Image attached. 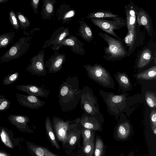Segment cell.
Instances as JSON below:
<instances>
[{"label": "cell", "instance_id": "cell-1", "mask_svg": "<svg viewBox=\"0 0 156 156\" xmlns=\"http://www.w3.org/2000/svg\"><path fill=\"white\" fill-rule=\"evenodd\" d=\"M81 89L79 80L75 75H70L62 81L58 97L62 112H69L76 108L80 102Z\"/></svg>", "mask_w": 156, "mask_h": 156}, {"label": "cell", "instance_id": "cell-2", "mask_svg": "<svg viewBox=\"0 0 156 156\" xmlns=\"http://www.w3.org/2000/svg\"><path fill=\"white\" fill-rule=\"evenodd\" d=\"M79 118L74 120H65L61 118L54 116L51 119V125L57 137L61 142L64 149L66 144L67 135L70 130L76 127L78 125Z\"/></svg>", "mask_w": 156, "mask_h": 156}, {"label": "cell", "instance_id": "cell-3", "mask_svg": "<svg viewBox=\"0 0 156 156\" xmlns=\"http://www.w3.org/2000/svg\"><path fill=\"white\" fill-rule=\"evenodd\" d=\"M30 37L23 36L12 46L0 58V63L7 62L17 59L24 55L28 50L31 44Z\"/></svg>", "mask_w": 156, "mask_h": 156}, {"label": "cell", "instance_id": "cell-4", "mask_svg": "<svg viewBox=\"0 0 156 156\" xmlns=\"http://www.w3.org/2000/svg\"><path fill=\"white\" fill-rule=\"evenodd\" d=\"M88 76L96 82L108 87L111 84V76L108 72L103 67L98 64L93 66L83 65Z\"/></svg>", "mask_w": 156, "mask_h": 156}, {"label": "cell", "instance_id": "cell-5", "mask_svg": "<svg viewBox=\"0 0 156 156\" xmlns=\"http://www.w3.org/2000/svg\"><path fill=\"white\" fill-rule=\"evenodd\" d=\"M99 35L107 43L108 47H105V52L110 58H118L124 56L126 52L123 44L118 39L107 34L99 33Z\"/></svg>", "mask_w": 156, "mask_h": 156}, {"label": "cell", "instance_id": "cell-6", "mask_svg": "<svg viewBox=\"0 0 156 156\" xmlns=\"http://www.w3.org/2000/svg\"><path fill=\"white\" fill-rule=\"evenodd\" d=\"M79 102L81 109L85 113L93 116L97 113L95 99L88 87L84 86L81 89Z\"/></svg>", "mask_w": 156, "mask_h": 156}, {"label": "cell", "instance_id": "cell-7", "mask_svg": "<svg viewBox=\"0 0 156 156\" xmlns=\"http://www.w3.org/2000/svg\"><path fill=\"white\" fill-rule=\"evenodd\" d=\"M91 20L94 25L117 39L121 40L114 31V30L119 29L126 24L119 17H118L112 20L98 18L91 19Z\"/></svg>", "mask_w": 156, "mask_h": 156}, {"label": "cell", "instance_id": "cell-8", "mask_svg": "<svg viewBox=\"0 0 156 156\" xmlns=\"http://www.w3.org/2000/svg\"><path fill=\"white\" fill-rule=\"evenodd\" d=\"M44 50L40 51L37 55L34 56L30 60V63L26 70L32 75L44 76L47 73L44 61Z\"/></svg>", "mask_w": 156, "mask_h": 156}, {"label": "cell", "instance_id": "cell-9", "mask_svg": "<svg viewBox=\"0 0 156 156\" xmlns=\"http://www.w3.org/2000/svg\"><path fill=\"white\" fill-rule=\"evenodd\" d=\"M68 27H60L45 41L42 48L44 49L52 45V49L54 51H58L60 48L63 47L61 45L63 40L70 35Z\"/></svg>", "mask_w": 156, "mask_h": 156}, {"label": "cell", "instance_id": "cell-10", "mask_svg": "<svg viewBox=\"0 0 156 156\" xmlns=\"http://www.w3.org/2000/svg\"><path fill=\"white\" fill-rule=\"evenodd\" d=\"M81 135V126L79 123L76 127L69 131L67 133L64 149L67 154L69 155L72 154L76 146H80Z\"/></svg>", "mask_w": 156, "mask_h": 156}, {"label": "cell", "instance_id": "cell-11", "mask_svg": "<svg viewBox=\"0 0 156 156\" xmlns=\"http://www.w3.org/2000/svg\"><path fill=\"white\" fill-rule=\"evenodd\" d=\"M16 95L20 105L30 109H38L43 107L45 104L44 101L36 96L18 93Z\"/></svg>", "mask_w": 156, "mask_h": 156}, {"label": "cell", "instance_id": "cell-12", "mask_svg": "<svg viewBox=\"0 0 156 156\" xmlns=\"http://www.w3.org/2000/svg\"><path fill=\"white\" fill-rule=\"evenodd\" d=\"M66 59L65 54L55 51L54 54L45 62L46 67L48 68L49 73H53L60 71Z\"/></svg>", "mask_w": 156, "mask_h": 156}, {"label": "cell", "instance_id": "cell-13", "mask_svg": "<svg viewBox=\"0 0 156 156\" xmlns=\"http://www.w3.org/2000/svg\"><path fill=\"white\" fill-rule=\"evenodd\" d=\"M12 131L3 126L0 127V140L7 147L14 149L20 146L21 138L14 137Z\"/></svg>", "mask_w": 156, "mask_h": 156}, {"label": "cell", "instance_id": "cell-14", "mask_svg": "<svg viewBox=\"0 0 156 156\" xmlns=\"http://www.w3.org/2000/svg\"><path fill=\"white\" fill-rule=\"evenodd\" d=\"M11 124L15 126L19 131L23 133H33L27 123L30 122L29 117L24 115H10L7 118Z\"/></svg>", "mask_w": 156, "mask_h": 156}, {"label": "cell", "instance_id": "cell-15", "mask_svg": "<svg viewBox=\"0 0 156 156\" xmlns=\"http://www.w3.org/2000/svg\"><path fill=\"white\" fill-rule=\"evenodd\" d=\"M76 11L70 5L61 4L57 9L55 19L62 23H69L75 16Z\"/></svg>", "mask_w": 156, "mask_h": 156}, {"label": "cell", "instance_id": "cell-16", "mask_svg": "<svg viewBox=\"0 0 156 156\" xmlns=\"http://www.w3.org/2000/svg\"><path fill=\"white\" fill-rule=\"evenodd\" d=\"M16 87L18 90L25 92L29 95L47 98L49 94L48 89L35 84L20 85H16Z\"/></svg>", "mask_w": 156, "mask_h": 156}, {"label": "cell", "instance_id": "cell-17", "mask_svg": "<svg viewBox=\"0 0 156 156\" xmlns=\"http://www.w3.org/2000/svg\"><path fill=\"white\" fill-rule=\"evenodd\" d=\"M61 45L70 48L72 51L74 53L84 55L85 52L83 46L84 44L77 37L73 35H69L64 39L61 43Z\"/></svg>", "mask_w": 156, "mask_h": 156}, {"label": "cell", "instance_id": "cell-18", "mask_svg": "<svg viewBox=\"0 0 156 156\" xmlns=\"http://www.w3.org/2000/svg\"><path fill=\"white\" fill-rule=\"evenodd\" d=\"M84 113L79 118V124L82 128L94 131H102V128L97 120L94 117Z\"/></svg>", "mask_w": 156, "mask_h": 156}, {"label": "cell", "instance_id": "cell-19", "mask_svg": "<svg viewBox=\"0 0 156 156\" xmlns=\"http://www.w3.org/2000/svg\"><path fill=\"white\" fill-rule=\"evenodd\" d=\"M41 13V18L44 20H51L54 17L55 0H43Z\"/></svg>", "mask_w": 156, "mask_h": 156}, {"label": "cell", "instance_id": "cell-20", "mask_svg": "<svg viewBox=\"0 0 156 156\" xmlns=\"http://www.w3.org/2000/svg\"><path fill=\"white\" fill-rule=\"evenodd\" d=\"M79 28L78 30L79 35L84 40L90 43L94 37L92 30L86 22L82 19H79Z\"/></svg>", "mask_w": 156, "mask_h": 156}, {"label": "cell", "instance_id": "cell-21", "mask_svg": "<svg viewBox=\"0 0 156 156\" xmlns=\"http://www.w3.org/2000/svg\"><path fill=\"white\" fill-rule=\"evenodd\" d=\"M137 22L139 26H143L146 28L148 34L151 31L152 27L148 15L144 10L136 12Z\"/></svg>", "mask_w": 156, "mask_h": 156}, {"label": "cell", "instance_id": "cell-22", "mask_svg": "<svg viewBox=\"0 0 156 156\" xmlns=\"http://www.w3.org/2000/svg\"><path fill=\"white\" fill-rule=\"evenodd\" d=\"M45 123L46 132L48 137L52 145L57 149H60V147L56 139L51 125V121L49 116H47L46 117Z\"/></svg>", "mask_w": 156, "mask_h": 156}, {"label": "cell", "instance_id": "cell-23", "mask_svg": "<svg viewBox=\"0 0 156 156\" xmlns=\"http://www.w3.org/2000/svg\"><path fill=\"white\" fill-rule=\"evenodd\" d=\"M126 16V24L128 31L135 27L136 12L132 6H126L125 9Z\"/></svg>", "mask_w": 156, "mask_h": 156}, {"label": "cell", "instance_id": "cell-24", "mask_svg": "<svg viewBox=\"0 0 156 156\" xmlns=\"http://www.w3.org/2000/svg\"><path fill=\"white\" fill-rule=\"evenodd\" d=\"M94 136L93 135L88 143L77 151L80 156H93L94 149Z\"/></svg>", "mask_w": 156, "mask_h": 156}, {"label": "cell", "instance_id": "cell-25", "mask_svg": "<svg viewBox=\"0 0 156 156\" xmlns=\"http://www.w3.org/2000/svg\"><path fill=\"white\" fill-rule=\"evenodd\" d=\"M130 132V127L129 123L126 122L120 124L118 126L116 131L117 139L124 140L129 136Z\"/></svg>", "mask_w": 156, "mask_h": 156}, {"label": "cell", "instance_id": "cell-26", "mask_svg": "<svg viewBox=\"0 0 156 156\" xmlns=\"http://www.w3.org/2000/svg\"><path fill=\"white\" fill-rule=\"evenodd\" d=\"M152 54L151 51L149 49H144L140 55L138 61L137 66L139 68H142L147 64L151 61Z\"/></svg>", "mask_w": 156, "mask_h": 156}, {"label": "cell", "instance_id": "cell-27", "mask_svg": "<svg viewBox=\"0 0 156 156\" xmlns=\"http://www.w3.org/2000/svg\"><path fill=\"white\" fill-rule=\"evenodd\" d=\"M26 144L28 151L31 156H46L41 146L27 141Z\"/></svg>", "mask_w": 156, "mask_h": 156}, {"label": "cell", "instance_id": "cell-28", "mask_svg": "<svg viewBox=\"0 0 156 156\" xmlns=\"http://www.w3.org/2000/svg\"><path fill=\"white\" fill-rule=\"evenodd\" d=\"M118 15L114 14L111 12L105 11L94 12L88 13L86 16L87 19L110 18L114 19L118 17Z\"/></svg>", "mask_w": 156, "mask_h": 156}, {"label": "cell", "instance_id": "cell-29", "mask_svg": "<svg viewBox=\"0 0 156 156\" xmlns=\"http://www.w3.org/2000/svg\"><path fill=\"white\" fill-rule=\"evenodd\" d=\"M156 75V66H154L138 74L137 78L140 79L155 80Z\"/></svg>", "mask_w": 156, "mask_h": 156}, {"label": "cell", "instance_id": "cell-30", "mask_svg": "<svg viewBox=\"0 0 156 156\" xmlns=\"http://www.w3.org/2000/svg\"><path fill=\"white\" fill-rule=\"evenodd\" d=\"M105 147L101 138L99 136L96 135L93 154L94 156H104L105 149Z\"/></svg>", "mask_w": 156, "mask_h": 156}, {"label": "cell", "instance_id": "cell-31", "mask_svg": "<svg viewBox=\"0 0 156 156\" xmlns=\"http://www.w3.org/2000/svg\"><path fill=\"white\" fill-rule=\"evenodd\" d=\"M15 35V32L13 31L0 35V49L6 48L11 43Z\"/></svg>", "mask_w": 156, "mask_h": 156}, {"label": "cell", "instance_id": "cell-32", "mask_svg": "<svg viewBox=\"0 0 156 156\" xmlns=\"http://www.w3.org/2000/svg\"><path fill=\"white\" fill-rule=\"evenodd\" d=\"M16 14L20 28L25 30L29 27L30 23L27 17L20 12H16Z\"/></svg>", "mask_w": 156, "mask_h": 156}, {"label": "cell", "instance_id": "cell-33", "mask_svg": "<svg viewBox=\"0 0 156 156\" xmlns=\"http://www.w3.org/2000/svg\"><path fill=\"white\" fill-rule=\"evenodd\" d=\"M81 133L83 138V146L89 142L93 136L95 134V131L81 127Z\"/></svg>", "mask_w": 156, "mask_h": 156}, {"label": "cell", "instance_id": "cell-34", "mask_svg": "<svg viewBox=\"0 0 156 156\" xmlns=\"http://www.w3.org/2000/svg\"><path fill=\"white\" fill-rule=\"evenodd\" d=\"M136 37V31L135 28L131 29L128 32V33L124 38V42L126 45L132 48L134 42Z\"/></svg>", "mask_w": 156, "mask_h": 156}, {"label": "cell", "instance_id": "cell-35", "mask_svg": "<svg viewBox=\"0 0 156 156\" xmlns=\"http://www.w3.org/2000/svg\"><path fill=\"white\" fill-rule=\"evenodd\" d=\"M145 98L147 103L150 107L151 108L156 107V96L155 94L147 92L145 94Z\"/></svg>", "mask_w": 156, "mask_h": 156}, {"label": "cell", "instance_id": "cell-36", "mask_svg": "<svg viewBox=\"0 0 156 156\" xmlns=\"http://www.w3.org/2000/svg\"><path fill=\"white\" fill-rule=\"evenodd\" d=\"M19 73L17 72L9 74L4 77L2 81V84L7 85L12 83L18 79Z\"/></svg>", "mask_w": 156, "mask_h": 156}, {"label": "cell", "instance_id": "cell-37", "mask_svg": "<svg viewBox=\"0 0 156 156\" xmlns=\"http://www.w3.org/2000/svg\"><path fill=\"white\" fill-rule=\"evenodd\" d=\"M9 20L12 27L17 30L19 29V23L16 14L13 10H11L9 13Z\"/></svg>", "mask_w": 156, "mask_h": 156}, {"label": "cell", "instance_id": "cell-38", "mask_svg": "<svg viewBox=\"0 0 156 156\" xmlns=\"http://www.w3.org/2000/svg\"><path fill=\"white\" fill-rule=\"evenodd\" d=\"M11 102L5 96L0 95V112L4 111L10 107Z\"/></svg>", "mask_w": 156, "mask_h": 156}, {"label": "cell", "instance_id": "cell-39", "mask_svg": "<svg viewBox=\"0 0 156 156\" xmlns=\"http://www.w3.org/2000/svg\"><path fill=\"white\" fill-rule=\"evenodd\" d=\"M118 80L120 85L126 88H127L130 86L129 80L126 75L121 73L118 75Z\"/></svg>", "mask_w": 156, "mask_h": 156}, {"label": "cell", "instance_id": "cell-40", "mask_svg": "<svg viewBox=\"0 0 156 156\" xmlns=\"http://www.w3.org/2000/svg\"><path fill=\"white\" fill-rule=\"evenodd\" d=\"M151 128L153 133L156 134V112L155 110L151 112L150 116Z\"/></svg>", "mask_w": 156, "mask_h": 156}, {"label": "cell", "instance_id": "cell-41", "mask_svg": "<svg viewBox=\"0 0 156 156\" xmlns=\"http://www.w3.org/2000/svg\"><path fill=\"white\" fill-rule=\"evenodd\" d=\"M124 97L123 95H113L110 98V103L112 105H119L124 100Z\"/></svg>", "mask_w": 156, "mask_h": 156}, {"label": "cell", "instance_id": "cell-42", "mask_svg": "<svg viewBox=\"0 0 156 156\" xmlns=\"http://www.w3.org/2000/svg\"><path fill=\"white\" fill-rule=\"evenodd\" d=\"M39 0H32L30 3L35 13H39L37 9L39 6Z\"/></svg>", "mask_w": 156, "mask_h": 156}, {"label": "cell", "instance_id": "cell-43", "mask_svg": "<svg viewBox=\"0 0 156 156\" xmlns=\"http://www.w3.org/2000/svg\"><path fill=\"white\" fill-rule=\"evenodd\" d=\"M46 156H58L50 151L47 148L41 147Z\"/></svg>", "mask_w": 156, "mask_h": 156}, {"label": "cell", "instance_id": "cell-44", "mask_svg": "<svg viewBox=\"0 0 156 156\" xmlns=\"http://www.w3.org/2000/svg\"><path fill=\"white\" fill-rule=\"evenodd\" d=\"M0 156H13L7 153L5 151L0 149Z\"/></svg>", "mask_w": 156, "mask_h": 156}, {"label": "cell", "instance_id": "cell-45", "mask_svg": "<svg viewBox=\"0 0 156 156\" xmlns=\"http://www.w3.org/2000/svg\"><path fill=\"white\" fill-rule=\"evenodd\" d=\"M9 0H0V4L5 3Z\"/></svg>", "mask_w": 156, "mask_h": 156}, {"label": "cell", "instance_id": "cell-46", "mask_svg": "<svg viewBox=\"0 0 156 156\" xmlns=\"http://www.w3.org/2000/svg\"><path fill=\"white\" fill-rule=\"evenodd\" d=\"M119 156H126L124 155L123 154H121ZM126 156H135L133 155H133H132V154H130Z\"/></svg>", "mask_w": 156, "mask_h": 156}, {"label": "cell", "instance_id": "cell-47", "mask_svg": "<svg viewBox=\"0 0 156 156\" xmlns=\"http://www.w3.org/2000/svg\"><path fill=\"white\" fill-rule=\"evenodd\" d=\"M75 156H80V155H79V154H76L75 155Z\"/></svg>", "mask_w": 156, "mask_h": 156}]
</instances>
